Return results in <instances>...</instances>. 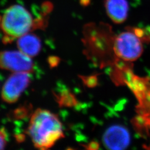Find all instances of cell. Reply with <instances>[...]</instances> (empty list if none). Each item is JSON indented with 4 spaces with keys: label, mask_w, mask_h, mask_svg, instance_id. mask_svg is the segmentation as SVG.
<instances>
[{
    "label": "cell",
    "mask_w": 150,
    "mask_h": 150,
    "mask_svg": "<svg viewBox=\"0 0 150 150\" xmlns=\"http://www.w3.org/2000/svg\"><path fill=\"white\" fill-rule=\"evenodd\" d=\"M113 50L116 56L126 61H134L143 52L141 38L132 30L122 32L113 42Z\"/></svg>",
    "instance_id": "obj_3"
},
{
    "label": "cell",
    "mask_w": 150,
    "mask_h": 150,
    "mask_svg": "<svg viewBox=\"0 0 150 150\" xmlns=\"http://www.w3.org/2000/svg\"><path fill=\"white\" fill-rule=\"evenodd\" d=\"M105 147L112 150H122L126 149L130 142L129 131L121 125H113L108 127L102 138Z\"/></svg>",
    "instance_id": "obj_6"
},
{
    "label": "cell",
    "mask_w": 150,
    "mask_h": 150,
    "mask_svg": "<svg viewBox=\"0 0 150 150\" xmlns=\"http://www.w3.org/2000/svg\"><path fill=\"white\" fill-rule=\"evenodd\" d=\"M105 6L107 15L113 22L120 24L126 20L129 11L127 0H106Z\"/></svg>",
    "instance_id": "obj_7"
},
{
    "label": "cell",
    "mask_w": 150,
    "mask_h": 150,
    "mask_svg": "<svg viewBox=\"0 0 150 150\" xmlns=\"http://www.w3.org/2000/svg\"><path fill=\"white\" fill-rule=\"evenodd\" d=\"M27 134L34 146L40 150L50 149L64 137L62 125L57 116L40 108L32 113Z\"/></svg>",
    "instance_id": "obj_1"
},
{
    "label": "cell",
    "mask_w": 150,
    "mask_h": 150,
    "mask_svg": "<svg viewBox=\"0 0 150 150\" xmlns=\"http://www.w3.org/2000/svg\"><path fill=\"white\" fill-rule=\"evenodd\" d=\"M30 82L29 72H13L6 80L2 90V98L6 102H16Z\"/></svg>",
    "instance_id": "obj_4"
},
{
    "label": "cell",
    "mask_w": 150,
    "mask_h": 150,
    "mask_svg": "<svg viewBox=\"0 0 150 150\" xmlns=\"http://www.w3.org/2000/svg\"><path fill=\"white\" fill-rule=\"evenodd\" d=\"M1 25L4 33L5 42H9L26 35L34 26L31 13L23 6H11L1 17Z\"/></svg>",
    "instance_id": "obj_2"
},
{
    "label": "cell",
    "mask_w": 150,
    "mask_h": 150,
    "mask_svg": "<svg viewBox=\"0 0 150 150\" xmlns=\"http://www.w3.org/2000/svg\"><path fill=\"white\" fill-rule=\"evenodd\" d=\"M6 133L5 129L2 128L1 130V149L3 150L6 144Z\"/></svg>",
    "instance_id": "obj_9"
},
{
    "label": "cell",
    "mask_w": 150,
    "mask_h": 150,
    "mask_svg": "<svg viewBox=\"0 0 150 150\" xmlns=\"http://www.w3.org/2000/svg\"><path fill=\"white\" fill-rule=\"evenodd\" d=\"M17 45L20 51L30 57L38 55L41 47L40 38L35 35L28 33L18 38Z\"/></svg>",
    "instance_id": "obj_8"
},
{
    "label": "cell",
    "mask_w": 150,
    "mask_h": 150,
    "mask_svg": "<svg viewBox=\"0 0 150 150\" xmlns=\"http://www.w3.org/2000/svg\"><path fill=\"white\" fill-rule=\"evenodd\" d=\"M31 58L20 50L4 51L1 54V67L13 72L30 73L33 69V64Z\"/></svg>",
    "instance_id": "obj_5"
}]
</instances>
